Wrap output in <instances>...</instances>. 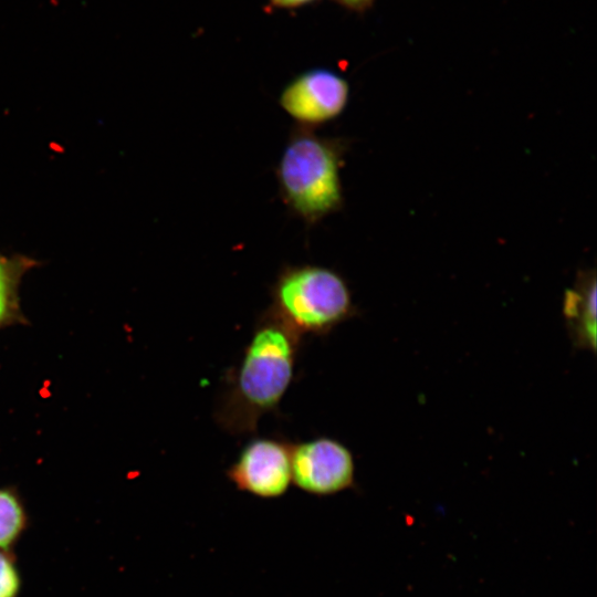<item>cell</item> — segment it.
<instances>
[{
    "label": "cell",
    "mask_w": 597,
    "mask_h": 597,
    "mask_svg": "<svg viewBox=\"0 0 597 597\" xmlns=\"http://www.w3.org/2000/svg\"><path fill=\"white\" fill-rule=\"evenodd\" d=\"M302 338L269 310L261 313L219 396L213 411L219 428L237 437L253 434L259 420L277 410L293 381Z\"/></svg>",
    "instance_id": "6da1fadb"
},
{
    "label": "cell",
    "mask_w": 597,
    "mask_h": 597,
    "mask_svg": "<svg viewBox=\"0 0 597 597\" xmlns=\"http://www.w3.org/2000/svg\"><path fill=\"white\" fill-rule=\"evenodd\" d=\"M348 143L294 126L274 174L279 195L290 214L307 227L339 211L344 203L341 168Z\"/></svg>",
    "instance_id": "7a4b0ae2"
},
{
    "label": "cell",
    "mask_w": 597,
    "mask_h": 597,
    "mask_svg": "<svg viewBox=\"0 0 597 597\" xmlns=\"http://www.w3.org/2000/svg\"><path fill=\"white\" fill-rule=\"evenodd\" d=\"M266 308L301 337L325 336L357 314L350 289L336 270L314 263L283 264Z\"/></svg>",
    "instance_id": "3957f363"
},
{
    "label": "cell",
    "mask_w": 597,
    "mask_h": 597,
    "mask_svg": "<svg viewBox=\"0 0 597 597\" xmlns=\"http://www.w3.org/2000/svg\"><path fill=\"white\" fill-rule=\"evenodd\" d=\"M349 100L348 82L338 73L315 67L294 76L277 103L296 126L315 129L339 117Z\"/></svg>",
    "instance_id": "277c9868"
},
{
    "label": "cell",
    "mask_w": 597,
    "mask_h": 597,
    "mask_svg": "<svg viewBox=\"0 0 597 597\" xmlns=\"http://www.w3.org/2000/svg\"><path fill=\"white\" fill-rule=\"evenodd\" d=\"M292 483L314 495H331L354 483L355 462L350 450L338 440L316 437L292 442Z\"/></svg>",
    "instance_id": "5b68a950"
},
{
    "label": "cell",
    "mask_w": 597,
    "mask_h": 597,
    "mask_svg": "<svg viewBox=\"0 0 597 597\" xmlns=\"http://www.w3.org/2000/svg\"><path fill=\"white\" fill-rule=\"evenodd\" d=\"M292 442L285 438L254 437L227 469L238 490L263 499L283 495L292 483Z\"/></svg>",
    "instance_id": "8992f818"
},
{
    "label": "cell",
    "mask_w": 597,
    "mask_h": 597,
    "mask_svg": "<svg viewBox=\"0 0 597 597\" xmlns=\"http://www.w3.org/2000/svg\"><path fill=\"white\" fill-rule=\"evenodd\" d=\"M563 313L574 345L595 352L596 277L594 272L582 277L575 289L566 291Z\"/></svg>",
    "instance_id": "52a82bcc"
},
{
    "label": "cell",
    "mask_w": 597,
    "mask_h": 597,
    "mask_svg": "<svg viewBox=\"0 0 597 597\" xmlns=\"http://www.w3.org/2000/svg\"><path fill=\"white\" fill-rule=\"evenodd\" d=\"M27 525V515L18 498L0 490V551L8 552L19 540Z\"/></svg>",
    "instance_id": "ba28073f"
},
{
    "label": "cell",
    "mask_w": 597,
    "mask_h": 597,
    "mask_svg": "<svg viewBox=\"0 0 597 597\" xmlns=\"http://www.w3.org/2000/svg\"><path fill=\"white\" fill-rule=\"evenodd\" d=\"M21 588V577L12 556L0 551V597H17Z\"/></svg>",
    "instance_id": "9c48e42d"
},
{
    "label": "cell",
    "mask_w": 597,
    "mask_h": 597,
    "mask_svg": "<svg viewBox=\"0 0 597 597\" xmlns=\"http://www.w3.org/2000/svg\"><path fill=\"white\" fill-rule=\"evenodd\" d=\"M11 307V287L8 272L0 261V323H2L10 313Z\"/></svg>",
    "instance_id": "30bf717a"
},
{
    "label": "cell",
    "mask_w": 597,
    "mask_h": 597,
    "mask_svg": "<svg viewBox=\"0 0 597 597\" xmlns=\"http://www.w3.org/2000/svg\"><path fill=\"white\" fill-rule=\"evenodd\" d=\"M337 1L349 9L363 10V9H366L374 0H337Z\"/></svg>",
    "instance_id": "8fae6325"
},
{
    "label": "cell",
    "mask_w": 597,
    "mask_h": 597,
    "mask_svg": "<svg viewBox=\"0 0 597 597\" xmlns=\"http://www.w3.org/2000/svg\"><path fill=\"white\" fill-rule=\"evenodd\" d=\"M312 1L314 0H271L274 6L280 8H295Z\"/></svg>",
    "instance_id": "7c38bea8"
}]
</instances>
